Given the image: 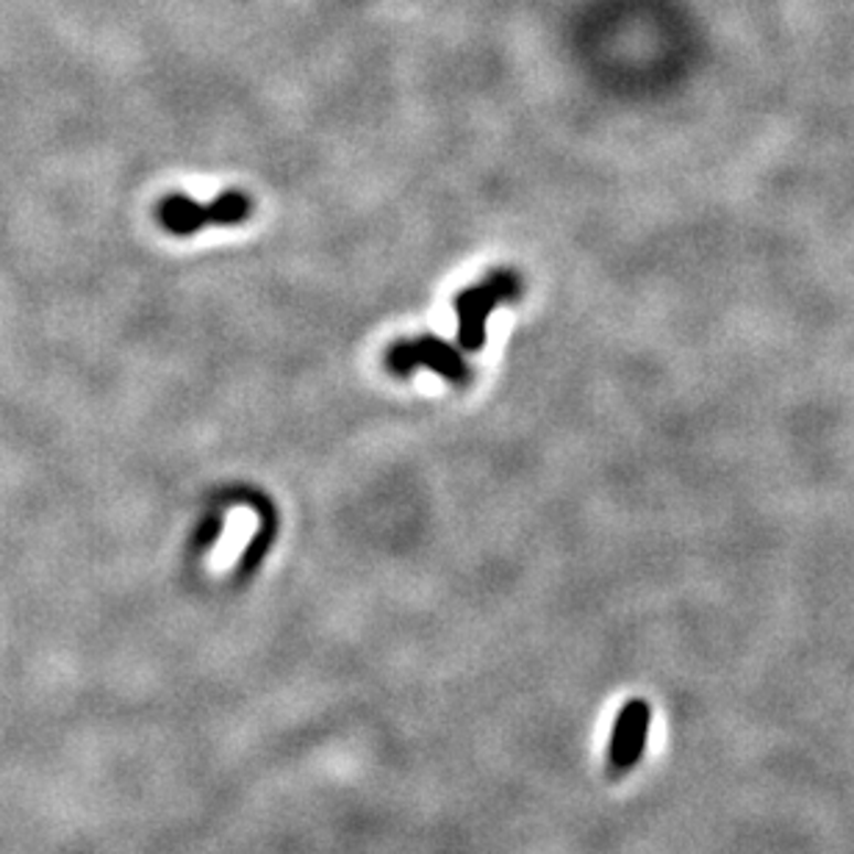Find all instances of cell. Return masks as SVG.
<instances>
[{
    "instance_id": "1",
    "label": "cell",
    "mask_w": 854,
    "mask_h": 854,
    "mask_svg": "<svg viewBox=\"0 0 854 854\" xmlns=\"http://www.w3.org/2000/svg\"><path fill=\"white\" fill-rule=\"evenodd\" d=\"M253 214V198L245 192H225L211 203H198L186 194H170L159 205V220L170 234L192 236L209 225H239Z\"/></svg>"
},
{
    "instance_id": "2",
    "label": "cell",
    "mask_w": 854,
    "mask_h": 854,
    "mask_svg": "<svg viewBox=\"0 0 854 854\" xmlns=\"http://www.w3.org/2000/svg\"><path fill=\"white\" fill-rule=\"evenodd\" d=\"M522 295V278L516 273H500L489 275L483 284L472 286V289H463L456 297V311H458V342L469 353H478L485 344V319L494 311L500 302H513Z\"/></svg>"
},
{
    "instance_id": "3",
    "label": "cell",
    "mask_w": 854,
    "mask_h": 854,
    "mask_svg": "<svg viewBox=\"0 0 854 854\" xmlns=\"http://www.w3.org/2000/svg\"><path fill=\"white\" fill-rule=\"evenodd\" d=\"M388 370L394 372L397 377H408L414 370H430L436 372L445 381L456 383V386H467L469 377H472V370H469L467 361L461 359L452 344H447L445 339L436 337H419V339H408V342H397L388 348L386 355Z\"/></svg>"
},
{
    "instance_id": "4",
    "label": "cell",
    "mask_w": 854,
    "mask_h": 854,
    "mask_svg": "<svg viewBox=\"0 0 854 854\" xmlns=\"http://www.w3.org/2000/svg\"><path fill=\"white\" fill-rule=\"evenodd\" d=\"M650 722L652 707L644 700H630L621 707L613 724V735H610V771L625 775L638 764L647 746V735H650Z\"/></svg>"
}]
</instances>
